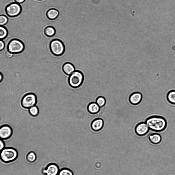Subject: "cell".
<instances>
[{"label": "cell", "instance_id": "7c38bea8", "mask_svg": "<svg viewBox=\"0 0 175 175\" xmlns=\"http://www.w3.org/2000/svg\"><path fill=\"white\" fill-rule=\"evenodd\" d=\"M104 125L103 120L101 119L97 118L92 121L91 124V127L94 131H98L102 128Z\"/></svg>", "mask_w": 175, "mask_h": 175}, {"label": "cell", "instance_id": "8fae6325", "mask_svg": "<svg viewBox=\"0 0 175 175\" xmlns=\"http://www.w3.org/2000/svg\"><path fill=\"white\" fill-rule=\"evenodd\" d=\"M142 99V95L139 92H135L130 94L129 98L130 103L133 105H137L141 102Z\"/></svg>", "mask_w": 175, "mask_h": 175}, {"label": "cell", "instance_id": "7a4b0ae2", "mask_svg": "<svg viewBox=\"0 0 175 175\" xmlns=\"http://www.w3.org/2000/svg\"><path fill=\"white\" fill-rule=\"evenodd\" d=\"M0 160L5 163L13 162L18 157V152L16 149L13 148L5 147L0 151Z\"/></svg>", "mask_w": 175, "mask_h": 175}, {"label": "cell", "instance_id": "d4e9b609", "mask_svg": "<svg viewBox=\"0 0 175 175\" xmlns=\"http://www.w3.org/2000/svg\"><path fill=\"white\" fill-rule=\"evenodd\" d=\"M5 55L7 58L9 59L12 57L13 54L7 51L5 52Z\"/></svg>", "mask_w": 175, "mask_h": 175}, {"label": "cell", "instance_id": "5bb4252c", "mask_svg": "<svg viewBox=\"0 0 175 175\" xmlns=\"http://www.w3.org/2000/svg\"><path fill=\"white\" fill-rule=\"evenodd\" d=\"M87 109L88 112L90 114H95L99 112L100 107L96 102H93L89 104Z\"/></svg>", "mask_w": 175, "mask_h": 175}, {"label": "cell", "instance_id": "277c9868", "mask_svg": "<svg viewBox=\"0 0 175 175\" xmlns=\"http://www.w3.org/2000/svg\"><path fill=\"white\" fill-rule=\"evenodd\" d=\"M49 47L52 53L54 56H59L62 55L65 51V46L63 42L58 39H54L49 43Z\"/></svg>", "mask_w": 175, "mask_h": 175}, {"label": "cell", "instance_id": "44dd1931", "mask_svg": "<svg viewBox=\"0 0 175 175\" xmlns=\"http://www.w3.org/2000/svg\"><path fill=\"white\" fill-rule=\"evenodd\" d=\"M8 32L7 29L4 26H1L0 27V38L1 40L5 38L7 36Z\"/></svg>", "mask_w": 175, "mask_h": 175}, {"label": "cell", "instance_id": "52a82bcc", "mask_svg": "<svg viewBox=\"0 0 175 175\" xmlns=\"http://www.w3.org/2000/svg\"><path fill=\"white\" fill-rule=\"evenodd\" d=\"M22 10L21 5L15 2H12L8 5L5 8L6 14L11 17L18 16L20 14Z\"/></svg>", "mask_w": 175, "mask_h": 175}, {"label": "cell", "instance_id": "7402d4cb", "mask_svg": "<svg viewBox=\"0 0 175 175\" xmlns=\"http://www.w3.org/2000/svg\"><path fill=\"white\" fill-rule=\"evenodd\" d=\"M96 103L100 108L104 107L106 103V100L105 98L102 96H99L96 99Z\"/></svg>", "mask_w": 175, "mask_h": 175}, {"label": "cell", "instance_id": "6da1fadb", "mask_svg": "<svg viewBox=\"0 0 175 175\" xmlns=\"http://www.w3.org/2000/svg\"><path fill=\"white\" fill-rule=\"evenodd\" d=\"M145 122L150 130L156 132H162L167 126L166 119L161 116H151L146 119Z\"/></svg>", "mask_w": 175, "mask_h": 175}, {"label": "cell", "instance_id": "f546056e", "mask_svg": "<svg viewBox=\"0 0 175 175\" xmlns=\"http://www.w3.org/2000/svg\"><path fill=\"white\" fill-rule=\"evenodd\" d=\"M38 0V1H41V0Z\"/></svg>", "mask_w": 175, "mask_h": 175}, {"label": "cell", "instance_id": "9a60e30c", "mask_svg": "<svg viewBox=\"0 0 175 175\" xmlns=\"http://www.w3.org/2000/svg\"><path fill=\"white\" fill-rule=\"evenodd\" d=\"M59 14V13L58 10L54 8H52L47 11L46 16L49 20H53L57 18Z\"/></svg>", "mask_w": 175, "mask_h": 175}, {"label": "cell", "instance_id": "e0dca14e", "mask_svg": "<svg viewBox=\"0 0 175 175\" xmlns=\"http://www.w3.org/2000/svg\"><path fill=\"white\" fill-rule=\"evenodd\" d=\"M56 30L54 27L51 26L46 27L44 29V33L48 37H52L55 34Z\"/></svg>", "mask_w": 175, "mask_h": 175}, {"label": "cell", "instance_id": "ffe728a7", "mask_svg": "<svg viewBox=\"0 0 175 175\" xmlns=\"http://www.w3.org/2000/svg\"><path fill=\"white\" fill-rule=\"evenodd\" d=\"M29 112L32 116L33 117L37 116L39 113V110L36 105L33 106L29 109Z\"/></svg>", "mask_w": 175, "mask_h": 175}, {"label": "cell", "instance_id": "484cf974", "mask_svg": "<svg viewBox=\"0 0 175 175\" xmlns=\"http://www.w3.org/2000/svg\"><path fill=\"white\" fill-rule=\"evenodd\" d=\"M0 150L1 151L5 147V144L3 140L1 139L0 140Z\"/></svg>", "mask_w": 175, "mask_h": 175}, {"label": "cell", "instance_id": "83f0119b", "mask_svg": "<svg viewBox=\"0 0 175 175\" xmlns=\"http://www.w3.org/2000/svg\"><path fill=\"white\" fill-rule=\"evenodd\" d=\"M15 2L19 4H20L24 2L25 0H14Z\"/></svg>", "mask_w": 175, "mask_h": 175}, {"label": "cell", "instance_id": "9c48e42d", "mask_svg": "<svg viewBox=\"0 0 175 175\" xmlns=\"http://www.w3.org/2000/svg\"><path fill=\"white\" fill-rule=\"evenodd\" d=\"M149 129L146 122H141L135 126V131L136 134L139 136H143L149 132Z\"/></svg>", "mask_w": 175, "mask_h": 175}, {"label": "cell", "instance_id": "603a6c76", "mask_svg": "<svg viewBox=\"0 0 175 175\" xmlns=\"http://www.w3.org/2000/svg\"><path fill=\"white\" fill-rule=\"evenodd\" d=\"M58 175H74V174L70 169L65 168L60 170Z\"/></svg>", "mask_w": 175, "mask_h": 175}, {"label": "cell", "instance_id": "d6986e66", "mask_svg": "<svg viewBox=\"0 0 175 175\" xmlns=\"http://www.w3.org/2000/svg\"><path fill=\"white\" fill-rule=\"evenodd\" d=\"M26 158L28 162L30 163H32L36 161V156L34 152L31 151L27 153L26 157Z\"/></svg>", "mask_w": 175, "mask_h": 175}, {"label": "cell", "instance_id": "30bf717a", "mask_svg": "<svg viewBox=\"0 0 175 175\" xmlns=\"http://www.w3.org/2000/svg\"><path fill=\"white\" fill-rule=\"evenodd\" d=\"M13 134L11 127L9 125L4 124L0 127V137L1 139L6 140L11 137Z\"/></svg>", "mask_w": 175, "mask_h": 175}, {"label": "cell", "instance_id": "ac0fdd59", "mask_svg": "<svg viewBox=\"0 0 175 175\" xmlns=\"http://www.w3.org/2000/svg\"><path fill=\"white\" fill-rule=\"evenodd\" d=\"M166 99L170 103L175 105V90H171L169 91L166 95Z\"/></svg>", "mask_w": 175, "mask_h": 175}, {"label": "cell", "instance_id": "4fadbf2b", "mask_svg": "<svg viewBox=\"0 0 175 175\" xmlns=\"http://www.w3.org/2000/svg\"><path fill=\"white\" fill-rule=\"evenodd\" d=\"M63 72L66 75H69L75 70L74 65L70 62H66L63 64L62 67Z\"/></svg>", "mask_w": 175, "mask_h": 175}, {"label": "cell", "instance_id": "ba28073f", "mask_svg": "<svg viewBox=\"0 0 175 175\" xmlns=\"http://www.w3.org/2000/svg\"><path fill=\"white\" fill-rule=\"evenodd\" d=\"M60 170L57 164L52 163L48 164L42 172L44 175H58Z\"/></svg>", "mask_w": 175, "mask_h": 175}, {"label": "cell", "instance_id": "5b68a950", "mask_svg": "<svg viewBox=\"0 0 175 175\" xmlns=\"http://www.w3.org/2000/svg\"><path fill=\"white\" fill-rule=\"evenodd\" d=\"M25 48L23 43L20 40L16 38L11 40L8 42L7 50L13 54H18L22 52Z\"/></svg>", "mask_w": 175, "mask_h": 175}, {"label": "cell", "instance_id": "3957f363", "mask_svg": "<svg viewBox=\"0 0 175 175\" xmlns=\"http://www.w3.org/2000/svg\"><path fill=\"white\" fill-rule=\"evenodd\" d=\"M84 79L83 73L79 70H75L69 75L68 79V83L71 87L77 88L81 85Z\"/></svg>", "mask_w": 175, "mask_h": 175}, {"label": "cell", "instance_id": "8992f818", "mask_svg": "<svg viewBox=\"0 0 175 175\" xmlns=\"http://www.w3.org/2000/svg\"><path fill=\"white\" fill-rule=\"evenodd\" d=\"M37 96L34 93L30 92L24 95L21 101L22 107L26 109H29L35 105L37 102Z\"/></svg>", "mask_w": 175, "mask_h": 175}, {"label": "cell", "instance_id": "f1b7e54d", "mask_svg": "<svg viewBox=\"0 0 175 175\" xmlns=\"http://www.w3.org/2000/svg\"><path fill=\"white\" fill-rule=\"evenodd\" d=\"M0 82H1L3 80V76L2 73L1 72L0 73Z\"/></svg>", "mask_w": 175, "mask_h": 175}, {"label": "cell", "instance_id": "2e32d148", "mask_svg": "<svg viewBox=\"0 0 175 175\" xmlns=\"http://www.w3.org/2000/svg\"><path fill=\"white\" fill-rule=\"evenodd\" d=\"M148 139L149 141L153 144H158L160 142L161 137L160 135L157 133H152L149 135Z\"/></svg>", "mask_w": 175, "mask_h": 175}, {"label": "cell", "instance_id": "cb8c5ba5", "mask_svg": "<svg viewBox=\"0 0 175 175\" xmlns=\"http://www.w3.org/2000/svg\"><path fill=\"white\" fill-rule=\"evenodd\" d=\"M8 21V19L5 15H2L0 16V25L1 26H3L6 24Z\"/></svg>", "mask_w": 175, "mask_h": 175}, {"label": "cell", "instance_id": "4316f807", "mask_svg": "<svg viewBox=\"0 0 175 175\" xmlns=\"http://www.w3.org/2000/svg\"><path fill=\"white\" fill-rule=\"evenodd\" d=\"M5 47V44L4 42L1 40L0 41V51H1L3 50Z\"/></svg>", "mask_w": 175, "mask_h": 175}]
</instances>
